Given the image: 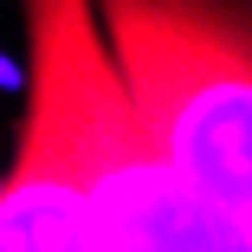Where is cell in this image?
I'll use <instances>...</instances> for the list:
<instances>
[{
    "mask_svg": "<svg viewBox=\"0 0 252 252\" xmlns=\"http://www.w3.org/2000/svg\"><path fill=\"white\" fill-rule=\"evenodd\" d=\"M117 65L188 194L252 252V7L239 0H104Z\"/></svg>",
    "mask_w": 252,
    "mask_h": 252,
    "instance_id": "cell-2",
    "label": "cell"
},
{
    "mask_svg": "<svg viewBox=\"0 0 252 252\" xmlns=\"http://www.w3.org/2000/svg\"><path fill=\"white\" fill-rule=\"evenodd\" d=\"M39 84L32 136H45L91 200L97 252H226L220 220L188 194L149 136L123 65L91 32L84 0H32Z\"/></svg>",
    "mask_w": 252,
    "mask_h": 252,
    "instance_id": "cell-1",
    "label": "cell"
},
{
    "mask_svg": "<svg viewBox=\"0 0 252 252\" xmlns=\"http://www.w3.org/2000/svg\"><path fill=\"white\" fill-rule=\"evenodd\" d=\"M0 252H97L78 175L32 129L20 142V168L0 181Z\"/></svg>",
    "mask_w": 252,
    "mask_h": 252,
    "instance_id": "cell-3",
    "label": "cell"
},
{
    "mask_svg": "<svg viewBox=\"0 0 252 252\" xmlns=\"http://www.w3.org/2000/svg\"><path fill=\"white\" fill-rule=\"evenodd\" d=\"M13 84H20V65H13V59H0V91H13Z\"/></svg>",
    "mask_w": 252,
    "mask_h": 252,
    "instance_id": "cell-4",
    "label": "cell"
}]
</instances>
